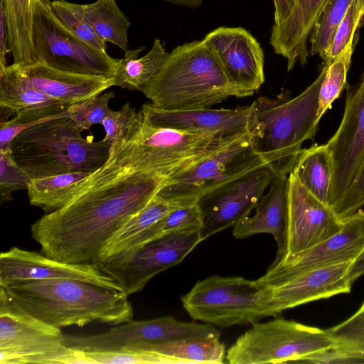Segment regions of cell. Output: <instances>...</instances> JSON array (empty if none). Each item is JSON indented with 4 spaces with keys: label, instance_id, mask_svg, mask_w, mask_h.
<instances>
[{
    "label": "cell",
    "instance_id": "cell-1",
    "mask_svg": "<svg viewBox=\"0 0 364 364\" xmlns=\"http://www.w3.org/2000/svg\"><path fill=\"white\" fill-rule=\"evenodd\" d=\"M168 178L117 165L108 158L63 208L31 225L41 252L68 263H94L111 238Z\"/></svg>",
    "mask_w": 364,
    "mask_h": 364
},
{
    "label": "cell",
    "instance_id": "cell-2",
    "mask_svg": "<svg viewBox=\"0 0 364 364\" xmlns=\"http://www.w3.org/2000/svg\"><path fill=\"white\" fill-rule=\"evenodd\" d=\"M21 310L55 328L92 322L119 325L132 320L122 291L73 279L23 281L2 287Z\"/></svg>",
    "mask_w": 364,
    "mask_h": 364
},
{
    "label": "cell",
    "instance_id": "cell-3",
    "mask_svg": "<svg viewBox=\"0 0 364 364\" xmlns=\"http://www.w3.org/2000/svg\"><path fill=\"white\" fill-rule=\"evenodd\" d=\"M323 67L304 91L291 98L288 91L274 97L261 96L252 104L247 134L254 151L275 173L291 172L303 144L318 131V97Z\"/></svg>",
    "mask_w": 364,
    "mask_h": 364
},
{
    "label": "cell",
    "instance_id": "cell-4",
    "mask_svg": "<svg viewBox=\"0 0 364 364\" xmlns=\"http://www.w3.org/2000/svg\"><path fill=\"white\" fill-rule=\"evenodd\" d=\"M140 91L154 105L168 110L210 108L229 97L249 96L230 80L203 40L174 48Z\"/></svg>",
    "mask_w": 364,
    "mask_h": 364
},
{
    "label": "cell",
    "instance_id": "cell-5",
    "mask_svg": "<svg viewBox=\"0 0 364 364\" xmlns=\"http://www.w3.org/2000/svg\"><path fill=\"white\" fill-rule=\"evenodd\" d=\"M83 131L68 117L44 119L22 131L11 149L16 163L32 179L84 171L92 173L107 161L111 146L93 136L84 138Z\"/></svg>",
    "mask_w": 364,
    "mask_h": 364
},
{
    "label": "cell",
    "instance_id": "cell-6",
    "mask_svg": "<svg viewBox=\"0 0 364 364\" xmlns=\"http://www.w3.org/2000/svg\"><path fill=\"white\" fill-rule=\"evenodd\" d=\"M242 136L224 138L155 127L139 111L127 138L111 146L109 158L120 166L170 178Z\"/></svg>",
    "mask_w": 364,
    "mask_h": 364
},
{
    "label": "cell",
    "instance_id": "cell-7",
    "mask_svg": "<svg viewBox=\"0 0 364 364\" xmlns=\"http://www.w3.org/2000/svg\"><path fill=\"white\" fill-rule=\"evenodd\" d=\"M337 346L327 329L276 318L252 323L230 347L225 358L230 364L302 363Z\"/></svg>",
    "mask_w": 364,
    "mask_h": 364
},
{
    "label": "cell",
    "instance_id": "cell-8",
    "mask_svg": "<svg viewBox=\"0 0 364 364\" xmlns=\"http://www.w3.org/2000/svg\"><path fill=\"white\" fill-rule=\"evenodd\" d=\"M60 328L19 309L0 287V364H85Z\"/></svg>",
    "mask_w": 364,
    "mask_h": 364
},
{
    "label": "cell",
    "instance_id": "cell-9",
    "mask_svg": "<svg viewBox=\"0 0 364 364\" xmlns=\"http://www.w3.org/2000/svg\"><path fill=\"white\" fill-rule=\"evenodd\" d=\"M181 301L193 319L221 328L274 316L265 304L264 287L241 277H208L197 282Z\"/></svg>",
    "mask_w": 364,
    "mask_h": 364
},
{
    "label": "cell",
    "instance_id": "cell-10",
    "mask_svg": "<svg viewBox=\"0 0 364 364\" xmlns=\"http://www.w3.org/2000/svg\"><path fill=\"white\" fill-rule=\"evenodd\" d=\"M202 242L200 228L172 232L99 259L94 264L130 296L156 274L179 263Z\"/></svg>",
    "mask_w": 364,
    "mask_h": 364
},
{
    "label": "cell",
    "instance_id": "cell-11",
    "mask_svg": "<svg viewBox=\"0 0 364 364\" xmlns=\"http://www.w3.org/2000/svg\"><path fill=\"white\" fill-rule=\"evenodd\" d=\"M264 165L247 133L168 178L157 195L178 207L194 205L208 191Z\"/></svg>",
    "mask_w": 364,
    "mask_h": 364
},
{
    "label": "cell",
    "instance_id": "cell-12",
    "mask_svg": "<svg viewBox=\"0 0 364 364\" xmlns=\"http://www.w3.org/2000/svg\"><path fill=\"white\" fill-rule=\"evenodd\" d=\"M33 43L38 62L72 73L112 78L119 60L72 33L38 0L34 9Z\"/></svg>",
    "mask_w": 364,
    "mask_h": 364
},
{
    "label": "cell",
    "instance_id": "cell-13",
    "mask_svg": "<svg viewBox=\"0 0 364 364\" xmlns=\"http://www.w3.org/2000/svg\"><path fill=\"white\" fill-rule=\"evenodd\" d=\"M220 333L211 324L183 322L171 316L121 323L92 336L65 335V344L85 351H116L141 344L188 338H216Z\"/></svg>",
    "mask_w": 364,
    "mask_h": 364
},
{
    "label": "cell",
    "instance_id": "cell-14",
    "mask_svg": "<svg viewBox=\"0 0 364 364\" xmlns=\"http://www.w3.org/2000/svg\"><path fill=\"white\" fill-rule=\"evenodd\" d=\"M275 174L264 165L204 194L198 201L202 227V241L247 217L269 188Z\"/></svg>",
    "mask_w": 364,
    "mask_h": 364
},
{
    "label": "cell",
    "instance_id": "cell-15",
    "mask_svg": "<svg viewBox=\"0 0 364 364\" xmlns=\"http://www.w3.org/2000/svg\"><path fill=\"white\" fill-rule=\"evenodd\" d=\"M287 219L282 246L274 262L302 252L337 234L343 221L328 204L289 174Z\"/></svg>",
    "mask_w": 364,
    "mask_h": 364
},
{
    "label": "cell",
    "instance_id": "cell-16",
    "mask_svg": "<svg viewBox=\"0 0 364 364\" xmlns=\"http://www.w3.org/2000/svg\"><path fill=\"white\" fill-rule=\"evenodd\" d=\"M346 89L343 119L326 144L333 167L329 201L333 210L353 183L364 161V71L358 82Z\"/></svg>",
    "mask_w": 364,
    "mask_h": 364
},
{
    "label": "cell",
    "instance_id": "cell-17",
    "mask_svg": "<svg viewBox=\"0 0 364 364\" xmlns=\"http://www.w3.org/2000/svg\"><path fill=\"white\" fill-rule=\"evenodd\" d=\"M343 221L342 229L329 239L274 262L256 280L257 283L262 287L274 286L314 269L353 261L364 247V218L359 210Z\"/></svg>",
    "mask_w": 364,
    "mask_h": 364
},
{
    "label": "cell",
    "instance_id": "cell-18",
    "mask_svg": "<svg viewBox=\"0 0 364 364\" xmlns=\"http://www.w3.org/2000/svg\"><path fill=\"white\" fill-rule=\"evenodd\" d=\"M50 279H73L122 291L114 279L92 263H68L43 253L13 247L0 255V287Z\"/></svg>",
    "mask_w": 364,
    "mask_h": 364
},
{
    "label": "cell",
    "instance_id": "cell-19",
    "mask_svg": "<svg viewBox=\"0 0 364 364\" xmlns=\"http://www.w3.org/2000/svg\"><path fill=\"white\" fill-rule=\"evenodd\" d=\"M215 53L230 80L249 96L264 83V55L253 35L242 27H219L203 39Z\"/></svg>",
    "mask_w": 364,
    "mask_h": 364
},
{
    "label": "cell",
    "instance_id": "cell-20",
    "mask_svg": "<svg viewBox=\"0 0 364 364\" xmlns=\"http://www.w3.org/2000/svg\"><path fill=\"white\" fill-rule=\"evenodd\" d=\"M352 263L341 262L303 272L281 284L264 287L265 304L277 316L284 310L349 293L348 271Z\"/></svg>",
    "mask_w": 364,
    "mask_h": 364
},
{
    "label": "cell",
    "instance_id": "cell-21",
    "mask_svg": "<svg viewBox=\"0 0 364 364\" xmlns=\"http://www.w3.org/2000/svg\"><path fill=\"white\" fill-rule=\"evenodd\" d=\"M251 109L250 105L229 109L168 110L145 103L139 111L144 119L155 127L231 138L247 133Z\"/></svg>",
    "mask_w": 364,
    "mask_h": 364
},
{
    "label": "cell",
    "instance_id": "cell-22",
    "mask_svg": "<svg viewBox=\"0 0 364 364\" xmlns=\"http://www.w3.org/2000/svg\"><path fill=\"white\" fill-rule=\"evenodd\" d=\"M0 106L17 121L33 125L61 115L70 105L38 90L14 63L0 71Z\"/></svg>",
    "mask_w": 364,
    "mask_h": 364
},
{
    "label": "cell",
    "instance_id": "cell-23",
    "mask_svg": "<svg viewBox=\"0 0 364 364\" xmlns=\"http://www.w3.org/2000/svg\"><path fill=\"white\" fill-rule=\"evenodd\" d=\"M18 65L34 87L68 105L97 96L113 86L112 78L65 72L41 62Z\"/></svg>",
    "mask_w": 364,
    "mask_h": 364
},
{
    "label": "cell",
    "instance_id": "cell-24",
    "mask_svg": "<svg viewBox=\"0 0 364 364\" xmlns=\"http://www.w3.org/2000/svg\"><path fill=\"white\" fill-rule=\"evenodd\" d=\"M326 0H297L284 21L272 26L269 43L274 53L284 57L287 70L307 63V43L315 21Z\"/></svg>",
    "mask_w": 364,
    "mask_h": 364
},
{
    "label": "cell",
    "instance_id": "cell-25",
    "mask_svg": "<svg viewBox=\"0 0 364 364\" xmlns=\"http://www.w3.org/2000/svg\"><path fill=\"white\" fill-rule=\"evenodd\" d=\"M289 174L275 173L269 190L255 208V214L234 226L233 236L244 239L259 233L273 235L279 249L282 244L289 204Z\"/></svg>",
    "mask_w": 364,
    "mask_h": 364
},
{
    "label": "cell",
    "instance_id": "cell-26",
    "mask_svg": "<svg viewBox=\"0 0 364 364\" xmlns=\"http://www.w3.org/2000/svg\"><path fill=\"white\" fill-rule=\"evenodd\" d=\"M6 20L9 48L14 63L26 65L38 62L33 43L36 0H1Z\"/></svg>",
    "mask_w": 364,
    "mask_h": 364
},
{
    "label": "cell",
    "instance_id": "cell-27",
    "mask_svg": "<svg viewBox=\"0 0 364 364\" xmlns=\"http://www.w3.org/2000/svg\"><path fill=\"white\" fill-rule=\"evenodd\" d=\"M290 173L311 194L329 205L333 167L326 144L302 149Z\"/></svg>",
    "mask_w": 364,
    "mask_h": 364
},
{
    "label": "cell",
    "instance_id": "cell-28",
    "mask_svg": "<svg viewBox=\"0 0 364 364\" xmlns=\"http://www.w3.org/2000/svg\"><path fill=\"white\" fill-rule=\"evenodd\" d=\"M145 49L141 46L135 50H128L124 58L118 60L112 77L114 86L129 90L141 89L158 73L164 64L167 53L159 38L154 41L151 48L144 56L139 53Z\"/></svg>",
    "mask_w": 364,
    "mask_h": 364
},
{
    "label": "cell",
    "instance_id": "cell-29",
    "mask_svg": "<svg viewBox=\"0 0 364 364\" xmlns=\"http://www.w3.org/2000/svg\"><path fill=\"white\" fill-rule=\"evenodd\" d=\"M219 338H188L141 344L124 350L149 351L173 359L178 364L222 363L225 346Z\"/></svg>",
    "mask_w": 364,
    "mask_h": 364
},
{
    "label": "cell",
    "instance_id": "cell-30",
    "mask_svg": "<svg viewBox=\"0 0 364 364\" xmlns=\"http://www.w3.org/2000/svg\"><path fill=\"white\" fill-rule=\"evenodd\" d=\"M91 173L75 171L32 179L27 189L29 203L46 213L60 209L78 193Z\"/></svg>",
    "mask_w": 364,
    "mask_h": 364
},
{
    "label": "cell",
    "instance_id": "cell-31",
    "mask_svg": "<svg viewBox=\"0 0 364 364\" xmlns=\"http://www.w3.org/2000/svg\"><path fill=\"white\" fill-rule=\"evenodd\" d=\"M85 16L95 33L105 41L127 51L129 48V18L121 11L116 0H97L85 4Z\"/></svg>",
    "mask_w": 364,
    "mask_h": 364
},
{
    "label": "cell",
    "instance_id": "cell-32",
    "mask_svg": "<svg viewBox=\"0 0 364 364\" xmlns=\"http://www.w3.org/2000/svg\"><path fill=\"white\" fill-rule=\"evenodd\" d=\"M176 208L178 206L156 194L116 232L106 245L97 260L123 250L133 239Z\"/></svg>",
    "mask_w": 364,
    "mask_h": 364
},
{
    "label": "cell",
    "instance_id": "cell-33",
    "mask_svg": "<svg viewBox=\"0 0 364 364\" xmlns=\"http://www.w3.org/2000/svg\"><path fill=\"white\" fill-rule=\"evenodd\" d=\"M353 0H326L314 25L309 38V53L323 60L336 32Z\"/></svg>",
    "mask_w": 364,
    "mask_h": 364
},
{
    "label": "cell",
    "instance_id": "cell-34",
    "mask_svg": "<svg viewBox=\"0 0 364 364\" xmlns=\"http://www.w3.org/2000/svg\"><path fill=\"white\" fill-rule=\"evenodd\" d=\"M202 225V216L198 203L178 207L133 239L122 251L167 234L190 228H200Z\"/></svg>",
    "mask_w": 364,
    "mask_h": 364
},
{
    "label": "cell",
    "instance_id": "cell-35",
    "mask_svg": "<svg viewBox=\"0 0 364 364\" xmlns=\"http://www.w3.org/2000/svg\"><path fill=\"white\" fill-rule=\"evenodd\" d=\"M353 46V43L350 44L335 59L324 63L325 73L318 97V122L343 89L347 87V74L351 63Z\"/></svg>",
    "mask_w": 364,
    "mask_h": 364
},
{
    "label": "cell",
    "instance_id": "cell-36",
    "mask_svg": "<svg viewBox=\"0 0 364 364\" xmlns=\"http://www.w3.org/2000/svg\"><path fill=\"white\" fill-rule=\"evenodd\" d=\"M50 11L57 19L72 33L92 47L106 52V41L90 25L85 16V4L65 0L51 1Z\"/></svg>",
    "mask_w": 364,
    "mask_h": 364
},
{
    "label": "cell",
    "instance_id": "cell-37",
    "mask_svg": "<svg viewBox=\"0 0 364 364\" xmlns=\"http://www.w3.org/2000/svg\"><path fill=\"white\" fill-rule=\"evenodd\" d=\"M327 330L338 343L335 349L357 355L364 361V302L353 316Z\"/></svg>",
    "mask_w": 364,
    "mask_h": 364
},
{
    "label": "cell",
    "instance_id": "cell-38",
    "mask_svg": "<svg viewBox=\"0 0 364 364\" xmlns=\"http://www.w3.org/2000/svg\"><path fill=\"white\" fill-rule=\"evenodd\" d=\"M81 351L85 364H178L173 359L145 350Z\"/></svg>",
    "mask_w": 364,
    "mask_h": 364
},
{
    "label": "cell",
    "instance_id": "cell-39",
    "mask_svg": "<svg viewBox=\"0 0 364 364\" xmlns=\"http://www.w3.org/2000/svg\"><path fill=\"white\" fill-rule=\"evenodd\" d=\"M32 178L15 161L11 146L0 149V201L13 199L12 193L27 190Z\"/></svg>",
    "mask_w": 364,
    "mask_h": 364
},
{
    "label": "cell",
    "instance_id": "cell-40",
    "mask_svg": "<svg viewBox=\"0 0 364 364\" xmlns=\"http://www.w3.org/2000/svg\"><path fill=\"white\" fill-rule=\"evenodd\" d=\"M114 97V93L109 92L72 105L67 109L68 117L82 131L94 124H102L111 110L109 101Z\"/></svg>",
    "mask_w": 364,
    "mask_h": 364
},
{
    "label": "cell",
    "instance_id": "cell-41",
    "mask_svg": "<svg viewBox=\"0 0 364 364\" xmlns=\"http://www.w3.org/2000/svg\"><path fill=\"white\" fill-rule=\"evenodd\" d=\"M364 15V0H353L340 23L333 41L323 60L327 63L335 59L350 44Z\"/></svg>",
    "mask_w": 364,
    "mask_h": 364
},
{
    "label": "cell",
    "instance_id": "cell-42",
    "mask_svg": "<svg viewBox=\"0 0 364 364\" xmlns=\"http://www.w3.org/2000/svg\"><path fill=\"white\" fill-rule=\"evenodd\" d=\"M138 114L139 112L131 107L129 102L117 111L111 109L102 123L105 131L102 140L110 146L123 141L128 136Z\"/></svg>",
    "mask_w": 364,
    "mask_h": 364
},
{
    "label": "cell",
    "instance_id": "cell-43",
    "mask_svg": "<svg viewBox=\"0 0 364 364\" xmlns=\"http://www.w3.org/2000/svg\"><path fill=\"white\" fill-rule=\"evenodd\" d=\"M364 205V161L358 175L338 205L334 209L343 221L355 215Z\"/></svg>",
    "mask_w": 364,
    "mask_h": 364
},
{
    "label": "cell",
    "instance_id": "cell-44",
    "mask_svg": "<svg viewBox=\"0 0 364 364\" xmlns=\"http://www.w3.org/2000/svg\"><path fill=\"white\" fill-rule=\"evenodd\" d=\"M30 124H23L15 119L1 120L0 123V149L11 146L14 139L24 129L31 127Z\"/></svg>",
    "mask_w": 364,
    "mask_h": 364
},
{
    "label": "cell",
    "instance_id": "cell-45",
    "mask_svg": "<svg viewBox=\"0 0 364 364\" xmlns=\"http://www.w3.org/2000/svg\"><path fill=\"white\" fill-rule=\"evenodd\" d=\"M10 52L6 16L3 4L0 2V71L6 67V55Z\"/></svg>",
    "mask_w": 364,
    "mask_h": 364
},
{
    "label": "cell",
    "instance_id": "cell-46",
    "mask_svg": "<svg viewBox=\"0 0 364 364\" xmlns=\"http://www.w3.org/2000/svg\"><path fill=\"white\" fill-rule=\"evenodd\" d=\"M297 0H273L274 6V24L278 26L286 20Z\"/></svg>",
    "mask_w": 364,
    "mask_h": 364
},
{
    "label": "cell",
    "instance_id": "cell-47",
    "mask_svg": "<svg viewBox=\"0 0 364 364\" xmlns=\"http://www.w3.org/2000/svg\"><path fill=\"white\" fill-rule=\"evenodd\" d=\"M363 274H364V247L359 255L352 261L347 275L350 282L353 284V282Z\"/></svg>",
    "mask_w": 364,
    "mask_h": 364
},
{
    "label": "cell",
    "instance_id": "cell-48",
    "mask_svg": "<svg viewBox=\"0 0 364 364\" xmlns=\"http://www.w3.org/2000/svg\"><path fill=\"white\" fill-rule=\"evenodd\" d=\"M173 4L183 6L189 9H196L200 6L202 0H164Z\"/></svg>",
    "mask_w": 364,
    "mask_h": 364
},
{
    "label": "cell",
    "instance_id": "cell-49",
    "mask_svg": "<svg viewBox=\"0 0 364 364\" xmlns=\"http://www.w3.org/2000/svg\"><path fill=\"white\" fill-rule=\"evenodd\" d=\"M46 8L50 10L51 1L50 0H38Z\"/></svg>",
    "mask_w": 364,
    "mask_h": 364
},
{
    "label": "cell",
    "instance_id": "cell-50",
    "mask_svg": "<svg viewBox=\"0 0 364 364\" xmlns=\"http://www.w3.org/2000/svg\"><path fill=\"white\" fill-rule=\"evenodd\" d=\"M360 210L362 211L363 215L364 216V209L361 208Z\"/></svg>",
    "mask_w": 364,
    "mask_h": 364
}]
</instances>
